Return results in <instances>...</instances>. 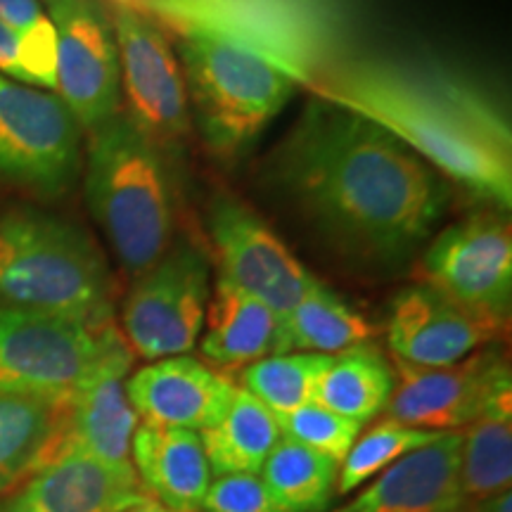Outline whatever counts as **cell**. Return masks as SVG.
Listing matches in <instances>:
<instances>
[{
	"label": "cell",
	"mask_w": 512,
	"mask_h": 512,
	"mask_svg": "<svg viewBox=\"0 0 512 512\" xmlns=\"http://www.w3.org/2000/svg\"><path fill=\"white\" fill-rule=\"evenodd\" d=\"M273 183L339 252L363 264L406 261L444 216V178L361 114L309 102L275 152Z\"/></svg>",
	"instance_id": "cell-1"
},
{
	"label": "cell",
	"mask_w": 512,
	"mask_h": 512,
	"mask_svg": "<svg viewBox=\"0 0 512 512\" xmlns=\"http://www.w3.org/2000/svg\"><path fill=\"white\" fill-rule=\"evenodd\" d=\"M332 105L373 121L437 174L510 207V128L494 107L456 83L380 64L335 69L320 83Z\"/></svg>",
	"instance_id": "cell-2"
},
{
	"label": "cell",
	"mask_w": 512,
	"mask_h": 512,
	"mask_svg": "<svg viewBox=\"0 0 512 512\" xmlns=\"http://www.w3.org/2000/svg\"><path fill=\"white\" fill-rule=\"evenodd\" d=\"M86 200L112 252L136 278L174 242L169 164L121 112L91 131Z\"/></svg>",
	"instance_id": "cell-3"
},
{
	"label": "cell",
	"mask_w": 512,
	"mask_h": 512,
	"mask_svg": "<svg viewBox=\"0 0 512 512\" xmlns=\"http://www.w3.org/2000/svg\"><path fill=\"white\" fill-rule=\"evenodd\" d=\"M0 306L112 323L110 268L72 223L41 211H12L0 219Z\"/></svg>",
	"instance_id": "cell-4"
},
{
	"label": "cell",
	"mask_w": 512,
	"mask_h": 512,
	"mask_svg": "<svg viewBox=\"0 0 512 512\" xmlns=\"http://www.w3.org/2000/svg\"><path fill=\"white\" fill-rule=\"evenodd\" d=\"M188 105L216 157L235 159L290 102L297 79L259 48L219 29H192L181 43Z\"/></svg>",
	"instance_id": "cell-5"
},
{
	"label": "cell",
	"mask_w": 512,
	"mask_h": 512,
	"mask_svg": "<svg viewBox=\"0 0 512 512\" xmlns=\"http://www.w3.org/2000/svg\"><path fill=\"white\" fill-rule=\"evenodd\" d=\"M124 342L112 323H81L0 306V394L67 399Z\"/></svg>",
	"instance_id": "cell-6"
},
{
	"label": "cell",
	"mask_w": 512,
	"mask_h": 512,
	"mask_svg": "<svg viewBox=\"0 0 512 512\" xmlns=\"http://www.w3.org/2000/svg\"><path fill=\"white\" fill-rule=\"evenodd\" d=\"M209 259L192 242H171L140 273L121 306V335L133 356L162 361L188 356L202 335L209 304Z\"/></svg>",
	"instance_id": "cell-7"
},
{
	"label": "cell",
	"mask_w": 512,
	"mask_h": 512,
	"mask_svg": "<svg viewBox=\"0 0 512 512\" xmlns=\"http://www.w3.org/2000/svg\"><path fill=\"white\" fill-rule=\"evenodd\" d=\"M81 128L55 93L0 74V176L36 195L72 188Z\"/></svg>",
	"instance_id": "cell-8"
},
{
	"label": "cell",
	"mask_w": 512,
	"mask_h": 512,
	"mask_svg": "<svg viewBox=\"0 0 512 512\" xmlns=\"http://www.w3.org/2000/svg\"><path fill=\"white\" fill-rule=\"evenodd\" d=\"M124 117L162 155H178L190 133V105L181 62L162 31L138 10L112 12Z\"/></svg>",
	"instance_id": "cell-9"
},
{
	"label": "cell",
	"mask_w": 512,
	"mask_h": 512,
	"mask_svg": "<svg viewBox=\"0 0 512 512\" xmlns=\"http://www.w3.org/2000/svg\"><path fill=\"white\" fill-rule=\"evenodd\" d=\"M394 375V392L384 411L401 425L430 432L463 430L498 394L512 389L508 361L489 347L444 368H420L394 358Z\"/></svg>",
	"instance_id": "cell-10"
},
{
	"label": "cell",
	"mask_w": 512,
	"mask_h": 512,
	"mask_svg": "<svg viewBox=\"0 0 512 512\" xmlns=\"http://www.w3.org/2000/svg\"><path fill=\"white\" fill-rule=\"evenodd\" d=\"M57 38V86L79 128H95L121 112L119 55L112 24L88 0H48Z\"/></svg>",
	"instance_id": "cell-11"
},
{
	"label": "cell",
	"mask_w": 512,
	"mask_h": 512,
	"mask_svg": "<svg viewBox=\"0 0 512 512\" xmlns=\"http://www.w3.org/2000/svg\"><path fill=\"white\" fill-rule=\"evenodd\" d=\"M207 223L219 256V278L259 299L280 320L297 309L318 280L254 211L233 197H216Z\"/></svg>",
	"instance_id": "cell-12"
},
{
	"label": "cell",
	"mask_w": 512,
	"mask_h": 512,
	"mask_svg": "<svg viewBox=\"0 0 512 512\" xmlns=\"http://www.w3.org/2000/svg\"><path fill=\"white\" fill-rule=\"evenodd\" d=\"M427 285L456 302L508 320L512 235L503 216L475 214L434 238L422 259Z\"/></svg>",
	"instance_id": "cell-13"
},
{
	"label": "cell",
	"mask_w": 512,
	"mask_h": 512,
	"mask_svg": "<svg viewBox=\"0 0 512 512\" xmlns=\"http://www.w3.org/2000/svg\"><path fill=\"white\" fill-rule=\"evenodd\" d=\"M505 318L456 302L432 285H411L389 306V349L399 361L444 368L489 347L503 335Z\"/></svg>",
	"instance_id": "cell-14"
},
{
	"label": "cell",
	"mask_w": 512,
	"mask_h": 512,
	"mask_svg": "<svg viewBox=\"0 0 512 512\" xmlns=\"http://www.w3.org/2000/svg\"><path fill=\"white\" fill-rule=\"evenodd\" d=\"M147 496L133 467L100 463L69 441L0 512H121Z\"/></svg>",
	"instance_id": "cell-15"
},
{
	"label": "cell",
	"mask_w": 512,
	"mask_h": 512,
	"mask_svg": "<svg viewBox=\"0 0 512 512\" xmlns=\"http://www.w3.org/2000/svg\"><path fill=\"white\" fill-rule=\"evenodd\" d=\"M235 384L192 356L152 361L126 380V394L143 422L202 432L226 415Z\"/></svg>",
	"instance_id": "cell-16"
},
{
	"label": "cell",
	"mask_w": 512,
	"mask_h": 512,
	"mask_svg": "<svg viewBox=\"0 0 512 512\" xmlns=\"http://www.w3.org/2000/svg\"><path fill=\"white\" fill-rule=\"evenodd\" d=\"M131 363L133 354L124 339L67 399L69 441L112 467H133L131 439L140 418L126 394Z\"/></svg>",
	"instance_id": "cell-17"
},
{
	"label": "cell",
	"mask_w": 512,
	"mask_h": 512,
	"mask_svg": "<svg viewBox=\"0 0 512 512\" xmlns=\"http://www.w3.org/2000/svg\"><path fill=\"white\" fill-rule=\"evenodd\" d=\"M460 446L463 434L444 432L389 465L339 512H460L465 505Z\"/></svg>",
	"instance_id": "cell-18"
},
{
	"label": "cell",
	"mask_w": 512,
	"mask_h": 512,
	"mask_svg": "<svg viewBox=\"0 0 512 512\" xmlns=\"http://www.w3.org/2000/svg\"><path fill=\"white\" fill-rule=\"evenodd\" d=\"M131 463L145 491L171 512H197L211 484L200 432L138 422Z\"/></svg>",
	"instance_id": "cell-19"
},
{
	"label": "cell",
	"mask_w": 512,
	"mask_h": 512,
	"mask_svg": "<svg viewBox=\"0 0 512 512\" xmlns=\"http://www.w3.org/2000/svg\"><path fill=\"white\" fill-rule=\"evenodd\" d=\"M202 330L200 351L216 368L249 366L266 356L290 354L285 320L223 278L216 280L209 294Z\"/></svg>",
	"instance_id": "cell-20"
},
{
	"label": "cell",
	"mask_w": 512,
	"mask_h": 512,
	"mask_svg": "<svg viewBox=\"0 0 512 512\" xmlns=\"http://www.w3.org/2000/svg\"><path fill=\"white\" fill-rule=\"evenodd\" d=\"M67 399L0 394V491L22 486L69 444Z\"/></svg>",
	"instance_id": "cell-21"
},
{
	"label": "cell",
	"mask_w": 512,
	"mask_h": 512,
	"mask_svg": "<svg viewBox=\"0 0 512 512\" xmlns=\"http://www.w3.org/2000/svg\"><path fill=\"white\" fill-rule=\"evenodd\" d=\"M200 439L216 477L235 472L259 475L275 444L283 439V432L278 415L238 387L226 415L216 425L202 430Z\"/></svg>",
	"instance_id": "cell-22"
},
{
	"label": "cell",
	"mask_w": 512,
	"mask_h": 512,
	"mask_svg": "<svg viewBox=\"0 0 512 512\" xmlns=\"http://www.w3.org/2000/svg\"><path fill=\"white\" fill-rule=\"evenodd\" d=\"M394 384L392 363L375 344L366 342L332 356L316 384L313 403L366 425L387 408Z\"/></svg>",
	"instance_id": "cell-23"
},
{
	"label": "cell",
	"mask_w": 512,
	"mask_h": 512,
	"mask_svg": "<svg viewBox=\"0 0 512 512\" xmlns=\"http://www.w3.org/2000/svg\"><path fill=\"white\" fill-rule=\"evenodd\" d=\"M460 446V486L465 501H486L512 482V389L465 427Z\"/></svg>",
	"instance_id": "cell-24"
},
{
	"label": "cell",
	"mask_w": 512,
	"mask_h": 512,
	"mask_svg": "<svg viewBox=\"0 0 512 512\" xmlns=\"http://www.w3.org/2000/svg\"><path fill=\"white\" fill-rule=\"evenodd\" d=\"M375 328L337 292L316 280L290 316L285 318L287 351L306 354H342L366 344Z\"/></svg>",
	"instance_id": "cell-25"
},
{
	"label": "cell",
	"mask_w": 512,
	"mask_h": 512,
	"mask_svg": "<svg viewBox=\"0 0 512 512\" xmlns=\"http://www.w3.org/2000/svg\"><path fill=\"white\" fill-rule=\"evenodd\" d=\"M339 463L292 439H280L261 467L268 494L283 512H325L337 489Z\"/></svg>",
	"instance_id": "cell-26"
},
{
	"label": "cell",
	"mask_w": 512,
	"mask_h": 512,
	"mask_svg": "<svg viewBox=\"0 0 512 512\" xmlns=\"http://www.w3.org/2000/svg\"><path fill=\"white\" fill-rule=\"evenodd\" d=\"M330 361L332 356L306 354V351L266 356L242 370V389L264 403L268 411L283 418L313 401L316 384Z\"/></svg>",
	"instance_id": "cell-27"
},
{
	"label": "cell",
	"mask_w": 512,
	"mask_h": 512,
	"mask_svg": "<svg viewBox=\"0 0 512 512\" xmlns=\"http://www.w3.org/2000/svg\"><path fill=\"white\" fill-rule=\"evenodd\" d=\"M444 432L418 430V427L401 425L392 418L377 422L375 427L356 439L347 458L339 463L337 494H351L358 486L375 479L380 472L394 465L408 453L437 441Z\"/></svg>",
	"instance_id": "cell-28"
},
{
	"label": "cell",
	"mask_w": 512,
	"mask_h": 512,
	"mask_svg": "<svg viewBox=\"0 0 512 512\" xmlns=\"http://www.w3.org/2000/svg\"><path fill=\"white\" fill-rule=\"evenodd\" d=\"M0 22L17 36L29 86L55 93L57 38L38 0H0Z\"/></svg>",
	"instance_id": "cell-29"
},
{
	"label": "cell",
	"mask_w": 512,
	"mask_h": 512,
	"mask_svg": "<svg viewBox=\"0 0 512 512\" xmlns=\"http://www.w3.org/2000/svg\"><path fill=\"white\" fill-rule=\"evenodd\" d=\"M280 432L285 439L297 441L306 448L323 453L342 463L351 451V446L356 444V439L361 437L363 425L358 422L342 418V415L328 411V408L318 406V403H306V406L297 408V411L278 418Z\"/></svg>",
	"instance_id": "cell-30"
},
{
	"label": "cell",
	"mask_w": 512,
	"mask_h": 512,
	"mask_svg": "<svg viewBox=\"0 0 512 512\" xmlns=\"http://www.w3.org/2000/svg\"><path fill=\"white\" fill-rule=\"evenodd\" d=\"M204 512H283L268 494L264 479L249 472L221 475L209 484Z\"/></svg>",
	"instance_id": "cell-31"
},
{
	"label": "cell",
	"mask_w": 512,
	"mask_h": 512,
	"mask_svg": "<svg viewBox=\"0 0 512 512\" xmlns=\"http://www.w3.org/2000/svg\"><path fill=\"white\" fill-rule=\"evenodd\" d=\"M0 74L19 83H27V74L22 67V48H19L17 36L3 22H0Z\"/></svg>",
	"instance_id": "cell-32"
},
{
	"label": "cell",
	"mask_w": 512,
	"mask_h": 512,
	"mask_svg": "<svg viewBox=\"0 0 512 512\" xmlns=\"http://www.w3.org/2000/svg\"><path fill=\"white\" fill-rule=\"evenodd\" d=\"M477 512H512V494L510 491H503V494L494 498H486Z\"/></svg>",
	"instance_id": "cell-33"
},
{
	"label": "cell",
	"mask_w": 512,
	"mask_h": 512,
	"mask_svg": "<svg viewBox=\"0 0 512 512\" xmlns=\"http://www.w3.org/2000/svg\"><path fill=\"white\" fill-rule=\"evenodd\" d=\"M121 512H171V510H169V508H164V505L159 503L157 498L147 496V498H143V501H138V503L128 505V508H124Z\"/></svg>",
	"instance_id": "cell-34"
}]
</instances>
